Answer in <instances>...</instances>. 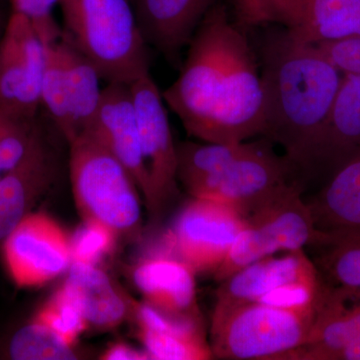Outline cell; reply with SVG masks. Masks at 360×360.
I'll return each instance as SVG.
<instances>
[{"label": "cell", "instance_id": "1", "mask_svg": "<svg viewBox=\"0 0 360 360\" xmlns=\"http://www.w3.org/2000/svg\"><path fill=\"white\" fill-rule=\"evenodd\" d=\"M162 96L200 141L233 143L264 134V90L252 49L220 4L201 21L179 77Z\"/></svg>", "mask_w": 360, "mask_h": 360}, {"label": "cell", "instance_id": "2", "mask_svg": "<svg viewBox=\"0 0 360 360\" xmlns=\"http://www.w3.org/2000/svg\"><path fill=\"white\" fill-rule=\"evenodd\" d=\"M271 34L262 49V135L281 144L300 172L345 75L316 45L298 39L288 28Z\"/></svg>", "mask_w": 360, "mask_h": 360}, {"label": "cell", "instance_id": "3", "mask_svg": "<svg viewBox=\"0 0 360 360\" xmlns=\"http://www.w3.org/2000/svg\"><path fill=\"white\" fill-rule=\"evenodd\" d=\"M179 175L193 198L226 203L245 219L305 182L285 155H277L264 141L186 142L179 149Z\"/></svg>", "mask_w": 360, "mask_h": 360}, {"label": "cell", "instance_id": "4", "mask_svg": "<svg viewBox=\"0 0 360 360\" xmlns=\"http://www.w3.org/2000/svg\"><path fill=\"white\" fill-rule=\"evenodd\" d=\"M63 35L108 84H131L149 72L148 41L130 0H59Z\"/></svg>", "mask_w": 360, "mask_h": 360}, {"label": "cell", "instance_id": "5", "mask_svg": "<svg viewBox=\"0 0 360 360\" xmlns=\"http://www.w3.org/2000/svg\"><path fill=\"white\" fill-rule=\"evenodd\" d=\"M316 305L292 309L252 302L212 316L210 348L213 356L291 360L307 340Z\"/></svg>", "mask_w": 360, "mask_h": 360}, {"label": "cell", "instance_id": "6", "mask_svg": "<svg viewBox=\"0 0 360 360\" xmlns=\"http://www.w3.org/2000/svg\"><path fill=\"white\" fill-rule=\"evenodd\" d=\"M68 144L73 198L82 219L106 224L118 236L139 231L143 200L127 168L89 135Z\"/></svg>", "mask_w": 360, "mask_h": 360}, {"label": "cell", "instance_id": "7", "mask_svg": "<svg viewBox=\"0 0 360 360\" xmlns=\"http://www.w3.org/2000/svg\"><path fill=\"white\" fill-rule=\"evenodd\" d=\"M303 189L304 182H297L246 217L245 229L213 274L217 281L221 283L248 265L281 251L300 250L321 243L323 231L316 229L311 210L302 200Z\"/></svg>", "mask_w": 360, "mask_h": 360}, {"label": "cell", "instance_id": "8", "mask_svg": "<svg viewBox=\"0 0 360 360\" xmlns=\"http://www.w3.org/2000/svg\"><path fill=\"white\" fill-rule=\"evenodd\" d=\"M245 224V217L232 206L193 198L165 236L163 250L179 258L195 274H214Z\"/></svg>", "mask_w": 360, "mask_h": 360}, {"label": "cell", "instance_id": "9", "mask_svg": "<svg viewBox=\"0 0 360 360\" xmlns=\"http://www.w3.org/2000/svg\"><path fill=\"white\" fill-rule=\"evenodd\" d=\"M129 87L148 175L149 191L144 205L150 217H158L176 193L177 146L165 99L150 73L135 80Z\"/></svg>", "mask_w": 360, "mask_h": 360}, {"label": "cell", "instance_id": "10", "mask_svg": "<svg viewBox=\"0 0 360 360\" xmlns=\"http://www.w3.org/2000/svg\"><path fill=\"white\" fill-rule=\"evenodd\" d=\"M46 60L45 44L22 14L11 13L0 37V108L37 117Z\"/></svg>", "mask_w": 360, "mask_h": 360}, {"label": "cell", "instance_id": "11", "mask_svg": "<svg viewBox=\"0 0 360 360\" xmlns=\"http://www.w3.org/2000/svg\"><path fill=\"white\" fill-rule=\"evenodd\" d=\"M6 269L20 288H37L70 269V238L56 220L30 212L2 241Z\"/></svg>", "mask_w": 360, "mask_h": 360}, {"label": "cell", "instance_id": "12", "mask_svg": "<svg viewBox=\"0 0 360 360\" xmlns=\"http://www.w3.org/2000/svg\"><path fill=\"white\" fill-rule=\"evenodd\" d=\"M84 134L98 141L127 168L144 202L148 196V175L129 84L110 82L104 87L96 115Z\"/></svg>", "mask_w": 360, "mask_h": 360}, {"label": "cell", "instance_id": "13", "mask_svg": "<svg viewBox=\"0 0 360 360\" xmlns=\"http://www.w3.org/2000/svg\"><path fill=\"white\" fill-rule=\"evenodd\" d=\"M321 281L319 270L303 250L281 257L262 258L238 270L221 281L217 291L212 316H217L243 303L264 302L288 286Z\"/></svg>", "mask_w": 360, "mask_h": 360}, {"label": "cell", "instance_id": "14", "mask_svg": "<svg viewBox=\"0 0 360 360\" xmlns=\"http://www.w3.org/2000/svg\"><path fill=\"white\" fill-rule=\"evenodd\" d=\"M352 295L324 283L304 345L291 360H360V331Z\"/></svg>", "mask_w": 360, "mask_h": 360}, {"label": "cell", "instance_id": "15", "mask_svg": "<svg viewBox=\"0 0 360 360\" xmlns=\"http://www.w3.org/2000/svg\"><path fill=\"white\" fill-rule=\"evenodd\" d=\"M360 153V75H345L335 103L300 170L303 179L321 167L336 168Z\"/></svg>", "mask_w": 360, "mask_h": 360}, {"label": "cell", "instance_id": "16", "mask_svg": "<svg viewBox=\"0 0 360 360\" xmlns=\"http://www.w3.org/2000/svg\"><path fill=\"white\" fill-rule=\"evenodd\" d=\"M56 174V155L41 134L25 158L0 179V243L32 212Z\"/></svg>", "mask_w": 360, "mask_h": 360}, {"label": "cell", "instance_id": "17", "mask_svg": "<svg viewBox=\"0 0 360 360\" xmlns=\"http://www.w3.org/2000/svg\"><path fill=\"white\" fill-rule=\"evenodd\" d=\"M274 22L311 44L360 37V0H283Z\"/></svg>", "mask_w": 360, "mask_h": 360}, {"label": "cell", "instance_id": "18", "mask_svg": "<svg viewBox=\"0 0 360 360\" xmlns=\"http://www.w3.org/2000/svg\"><path fill=\"white\" fill-rule=\"evenodd\" d=\"M194 274L188 265L162 250L141 260L132 278L146 302L156 309L167 314L198 316Z\"/></svg>", "mask_w": 360, "mask_h": 360}, {"label": "cell", "instance_id": "19", "mask_svg": "<svg viewBox=\"0 0 360 360\" xmlns=\"http://www.w3.org/2000/svg\"><path fill=\"white\" fill-rule=\"evenodd\" d=\"M217 0H139V18L148 44L177 60Z\"/></svg>", "mask_w": 360, "mask_h": 360}, {"label": "cell", "instance_id": "20", "mask_svg": "<svg viewBox=\"0 0 360 360\" xmlns=\"http://www.w3.org/2000/svg\"><path fill=\"white\" fill-rule=\"evenodd\" d=\"M63 288L73 298L89 326L113 328L129 316L134 303L96 265L71 262Z\"/></svg>", "mask_w": 360, "mask_h": 360}, {"label": "cell", "instance_id": "21", "mask_svg": "<svg viewBox=\"0 0 360 360\" xmlns=\"http://www.w3.org/2000/svg\"><path fill=\"white\" fill-rule=\"evenodd\" d=\"M309 206L319 231L360 229V153L336 168Z\"/></svg>", "mask_w": 360, "mask_h": 360}, {"label": "cell", "instance_id": "22", "mask_svg": "<svg viewBox=\"0 0 360 360\" xmlns=\"http://www.w3.org/2000/svg\"><path fill=\"white\" fill-rule=\"evenodd\" d=\"M61 42L77 139L86 131L98 110L103 92L101 87L103 77L94 63L78 51L63 33Z\"/></svg>", "mask_w": 360, "mask_h": 360}, {"label": "cell", "instance_id": "23", "mask_svg": "<svg viewBox=\"0 0 360 360\" xmlns=\"http://www.w3.org/2000/svg\"><path fill=\"white\" fill-rule=\"evenodd\" d=\"M323 232L316 264L326 283L360 296V229Z\"/></svg>", "mask_w": 360, "mask_h": 360}, {"label": "cell", "instance_id": "24", "mask_svg": "<svg viewBox=\"0 0 360 360\" xmlns=\"http://www.w3.org/2000/svg\"><path fill=\"white\" fill-rule=\"evenodd\" d=\"M45 49L46 60L40 89V105L44 106L56 129L70 143L75 139V130L61 37L51 44H45Z\"/></svg>", "mask_w": 360, "mask_h": 360}, {"label": "cell", "instance_id": "25", "mask_svg": "<svg viewBox=\"0 0 360 360\" xmlns=\"http://www.w3.org/2000/svg\"><path fill=\"white\" fill-rule=\"evenodd\" d=\"M41 134L37 117L0 108V179L25 158Z\"/></svg>", "mask_w": 360, "mask_h": 360}, {"label": "cell", "instance_id": "26", "mask_svg": "<svg viewBox=\"0 0 360 360\" xmlns=\"http://www.w3.org/2000/svg\"><path fill=\"white\" fill-rule=\"evenodd\" d=\"M9 355L20 360L77 359L73 347L66 345L51 329L33 321L20 328L9 345Z\"/></svg>", "mask_w": 360, "mask_h": 360}, {"label": "cell", "instance_id": "27", "mask_svg": "<svg viewBox=\"0 0 360 360\" xmlns=\"http://www.w3.org/2000/svg\"><path fill=\"white\" fill-rule=\"evenodd\" d=\"M33 321L44 324L72 347L89 326L79 307L63 286L39 310Z\"/></svg>", "mask_w": 360, "mask_h": 360}, {"label": "cell", "instance_id": "28", "mask_svg": "<svg viewBox=\"0 0 360 360\" xmlns=\"http://www.w3.org/2000/svg\"><path fill=\"white\" fill-rule=\"evenodd\" d=\"M139 338L150 359L205 360L212 359L210 345L203 335L160 333L139 328Z\"/></svg>", "mask_w": 360, "mask_h": 360}, {"label": "cell", "instance_id": "29", "mask_svg": "<svg viewBox=\"0 0 360 360\" xmlns=\"http://www.w3.org/2000/svg\"><path fill=\"white\" fill-rule=\"evenodd\" d=\"M117 236L106 224L84 220L70 238L72 262L96 265L113 250Z\"/></svg>", "mask_w": 360, "mask_h": 360}, {"label": "cell", "instance_id": "30", "mask_svg": "<svg viewBox=\"0 0 360 360\" xmlns=\"http://www.w3.org/2000/svg\"><path fill=\"white\" fill-rule=\"evenodd\" d=\"M13 11L22 14L32 21L44 44H51L63 37V30L53 16L59 0H11Z\"/></svg>", "mask_w": 360, "mask_h": 360}, {"label": "cell", "instance_id": "31", "mask_svg": "<svg viewBox=\"0 0 360 360\" xmlns=\"http://www.w3.org/2000/svg\"><path fill=\"white\" fill-rule=\"evenodd\" d=\"M315 45L341 73L360 75V37Z\"/></svg>", "mask_w": 360, "mask_h": 360}, {"label": "cell", "instance_id": "32", "mask_svg": "<svg viewBox=\"0 0 360 360\" xmlns=\"http://www.w3.org/2000/svg\"><path fill=\"white\" fill-rule=\"evenodd\" d=\"M283 0H232L236 23L241 28L274 22L276 9Z\"/></svg>", "mask_w": 360, "mask_h": 360}, {"label": "cell", "instance_id": "33", "mask_svg": "<svg viewBox=\"0 0 360 360\" xmlns=\"http://www.w3.org/2000/svg\"><path fill=\"white\" fill-rule=\"evenodd\" d=\"M101 359L104 360H146L150 359L148 352L144 350L136 349V348L130 347L127 343H115L110 345L103 354L101 355Z\"/></svg>", "mask_w": 360, "mask_h": 360}, {"label": "cell", "instance_id": "34", "mask_svg": "<svg viewBox=\"0 0 360 360\" xmlns=\"http://www.w3.org/2000/svg\"><path fill=\"white\" fill-rule=\"evenodd\" d=\"M349 293V292H348ZM352 295V293H350ZM352 295V312H354V315L355 317V321L357 322V326H359V331H360V296H356L354 295Z\"/></svg>", "mask_w": 360, "mask_h": 360}, {"label": "cell", "instance_id": "35", "mask_svg": "<svg viewBox=\"0 0 360 360\" xmlns=\"http://www.w3.org/2000/svg\"><path fill=\"white\" fill-rule=\"evenodd\" d=\"M7 18L4 16V13L0 11V37H1L2 33H4V28H6Z\"/></svg>", "mask_w": 360, "mask_h": 360}]
</instances>
